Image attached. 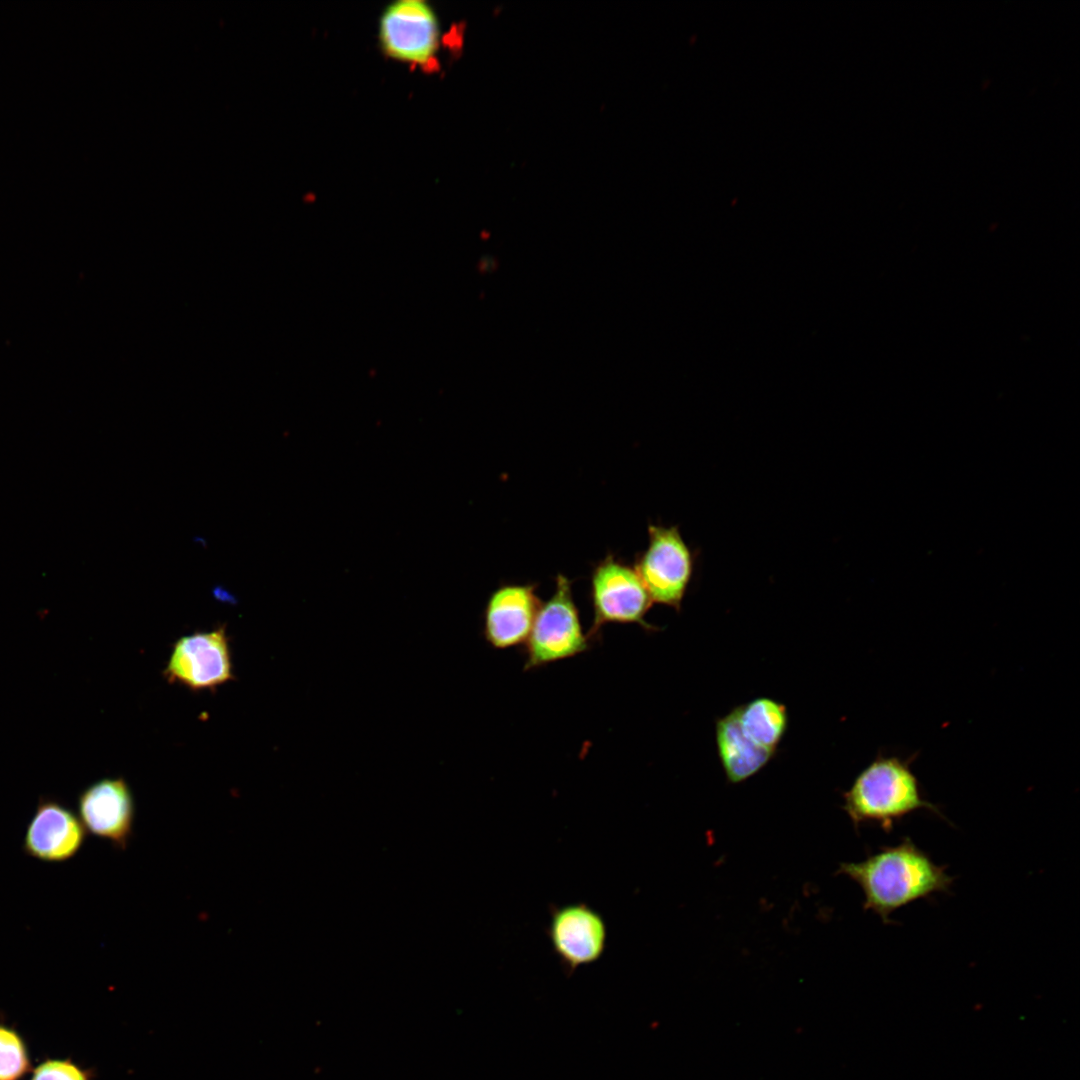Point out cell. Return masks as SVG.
<instances>
[{"mask_svg": "<svg viewBox=\"0 0 1080 1080\" xmlns=\"http://www.w3.org/2000/svg\"><path fill=\"white\" fill-rule=\"evenodd\" d=\"M715 728L720 762L727 780L732 784L741 783L755 775L775 754L758 746L745 735L735 708L719 718Z\"/></svg>", "mask_w": 1080, "mask_h": 1080, "instance_id": "12", "label": "cell"}, {"mask_svg": "<svg viewBox=\"0 0 1080 1080\" xmlns=\"http://www.w3.org/2000/svg\"><path fill=\"white\" fill-rule=\"evenodd\" d=\"M911 758L879 754L843 794V809L854 826L877 824L891 832L905 816L928 810L942 817L937 805L922 794Z\"/></svg>", "mask_w": 1080, "mask_h": 1080, "instance_id": "2", "label": "cell"}, {"mask_svg": "<svg viewBox=\"0 0 1080 1080\" xmlns=\"http://www.w3.org/2000/svg\"><path fill=\"white\" fill-rule=\"evenodd\" d=\"M32 1080H89L88 1074L68 1061L52 1060L40 1065Z\"/></svg>", "mask_w": 1080, "mask_h": 1080, "instance_id": "15", "label": "cell"}, {"mask_svg": "<svg viewBox=\"0 0 1080 1080\" xmlns=\"http://www.w3.org/2000/svg\"><path fill=\"white\" fill-rule=\"evenodd\" d=\"M537 583H504L488 597L482 635L488 645L504 650L524 644L542 604Z\"/></svg>", "mask_w": 1080, "mask_h": 1080, "instance_id": "10", "label": "cell"}, {"mask_svg": "<svg viewBox=\"0 0 1080 1080\" xmlns=\"http://www.w3.org/2000/svg\"><path fill=\"white\" fill-rule=\"evenodd\" d=\"M77 808L86 831L109 841L115 849L128 847L133 835L135 803L122 777L103 778L85 788L78 796Z\"/></svg>", "mask_w": 1080, "mask_h": 1080, "instance_id": "9", "label": "cell"}, {"mask_svg": "<svg viewBox=\"0 0 1080 1080\" xmlns=\"http://www.w3.org/2000/svg\"><path fill=\"white\" fill-rule=\"evenodd\" d=\"M27 1056L21 1039L0 1027V1080H16L26 1070Z\"/></svg>", "mask_w": 1080, "mask_h": 1080, "instance_id": "14", "label": "cell"}, {"mask_svg": "<svg viewBox=\"0 0 1080 1080\" xmlns=\"http://www.w3.org/2000/svg\"><path fill=\"white\" fill-rule=\"evenodd\" d=\"M647 532L648 545L636 555L634 569L652 603L680 611L699 553L686 543L677 525L649 523Z\"/></svg>", "mask_w": 1080, "mask_h": 1080, "instance_id": "4", "label": "cell"}, {"mask_svg": "<svg viewBox=\"0 0 1080 1080\" xmlns=\"http://www.w3.org/2000/svg\"><path fill=\"white\" fill-rule=\"evenodd\" d=\"M589 598L593 620L587 636L591 643L601 638L603 627L610 623L636 624L646 632L659 630L645 620L653 603L634 566L613 553L594 564Z\"/></svg>", "mask_w": 1080, "mask_h": 1080, "instance_id": "3", "label": "cell"}, {"mask_svg": "<svg viewBox=\"0 0 1080 1080\" xmlns=\"http://www.w3.org/2000/svg\"><path fill=\"white\" fill-rule=\"evenodd\" d=\"M742 731L758 746L776 752L788 724L785 705L767 697L735 708Z\"/></svg>", "mask_w": 1080, "mask_h": 1080, "instance_id": "13", "label": "cell"}, {"mask_svg": "<svg viewBox=\"0 0 1080 1080\" xmlns=\"http://www.w3.org/2000/svg\"><path fill=\"white\" fill-rule=\"evenodd\" d=\"M546 933L554 954L568 975L581 966L597 962L606 951V921L585 902L551 906Z\"/></svg>", "mask_w": 1080, "mask_h": 1080, "instance_id": "8", "label": "cell"}, {"mask_svg": "<svg viewBox=\"0 0 1080 1080\" xmlns=\"http://www.w3.org/2000/svg\"><path fill=\"white\" fill-rule=\"evenodd\" d=\"M591 641L584 634L572 593V581L559 573L552 596L541 604L524 643V671L572 658L586 652Z\"/></svg>", "mask_w": 1080, "mask_h": 1080, "instance_id": "5", "label": "cell"}, {"mask_svg": "<svg viewBox=\"0 0 1080 1080\" xmlns=\"http://www.w3.org/2000/svg\"><path fill=\"white\" fill-rule=\"evenodd\" d=\"M168 682L193 691L215 689L234 679L226 627L179 638L163 671Z\"/></svg>", "mask_w": 1080, "mask_h": 1080, "instance_id": "7", "label": "cell"}, {"mask_svg": "<svg viewBox=\"0 0 1080 1080\" xmlns=\"http://www.w3.org/2000/svg\"><path fill=\"white\" fill-rule=\"evenodd\" d=\"M86 829L77 815L58 800L41 798L27 825L23 852L49 863L73 858L82 848Z\"/></svg>", "mask_w": 1080, "mask_h": 1080, "instance_id": "11", "label": "cell"}, {"mask_svg": "<svg viewBox=\"0 0 1080 1080\" xmlns=\"http://www.w3.org/2000/svg\"><path fill=\"white\" fill-rule=\"evenodd\" d=\"M837 872L860 886L864 909L876 913L886 924L894 911L935 893L949 892L953 882L946 866L936 864L908 837L880 848L863 861L841 863Z\"/></svg>", "mask_w": 1080, "mask_h": 1080, "instance_id": "1", "label": "cell"}, {"mask_svg": "<svg viewBox=\"0 0 1080 1080\" xmlns=\"http://www.w3.org/2000/svg\"><path fill=\"white\" fill-rule=\"evenodd\" d=\"M478 270L481 273H490L497 269L498 261L493 256H484L478 262Z\"/></svg>", "mask_w": 1080, "mask_h": 1080, "instance_id": "16", "label": "cell"}, {"mask_svg": "<svg viewBox=\"0 0 1080 1080\" xmlns=\"http://www.w3.org/2000/svg\"><path fill=\"white\" fill-rule=\"evenodd\" d=\"M377 38L386 57L426 67L436 59L440 48V21L425 0H395L380 14Z\"/></svg>", "mask_w": 1080, "mask_h": 1080, "instance_id": "6", "label": "cell"}]
</instances>
